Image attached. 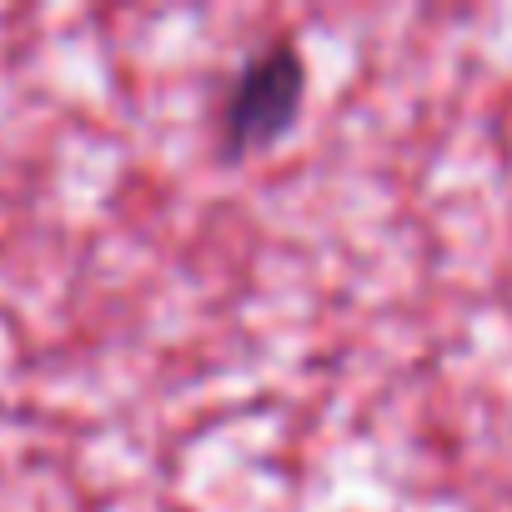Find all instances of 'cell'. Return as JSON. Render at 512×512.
<instances>
[{"label":"cell","instance_id":"6da1fadb","mask_svg":"<svg viewBox=\"0 0 512 512\" xmlns=\"http://www.w3.org/2000/svg\"><path fill=\"white\" fill-rule=\"evenodd\" d=\"M307 96V66L302 51L292 41H272L262 46L231 81L226 106H221V141L226 151L246 156V151H267L272 141L287 136V126L297 121Z\"/></svg>","mask_w":512,"mask_h":512}]
</instances>
